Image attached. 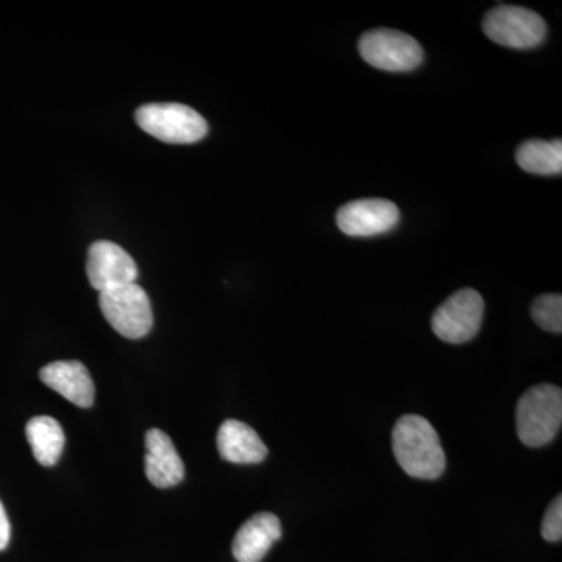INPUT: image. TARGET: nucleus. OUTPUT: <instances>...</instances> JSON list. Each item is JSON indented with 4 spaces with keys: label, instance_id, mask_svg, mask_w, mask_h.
Masks as SVG:
<instances>
[{
    "label": "nucleus",
    "instance_id": "f257e3e1",
    "mask_svg": "<svg viewBox=\"0 0 562 562\" xmlns=\"http://www.w3.org/2000/svg\"><path fill=\"white\" fill-rule=\"evenodd\" d=\"M392 450L403 471L413 479L438 480L446 471L441 439L425 417H401L392 431Z\"/></svg>",
    "mask_w": 562,
    "mask_h": 562
},
{
    "label": "nucleus",
    "instance_id": "f03ea898",
    "mask_svg": "<svg viewBox=\"0 0 562 562\" xmlns=\"http://www.w3.org/2000/svg\"><path fill=\"white\" fill-rule=\"evenodd\" d=\"M561 424L562 391L554 384L532 386L517 403V435L527 447H543L552 442Z\"/></svg>",
    "mask_w": 562,
    "mask_h": 562
},
{
    "label": "nucleus",
    "instance_id": "7ed1b4c3",
    "mask_svg": "<svg viewBox=\"0 0 562 562\" xmlns=\"http://www.w3.org/2000/svg\"><path fill=\"white\" fill-rule=\"evenodd\" d=\"M140 131L169 144H194L205 138L209 124L191 106L181 103H147L135 113Z\"/></svg>",
    "mask_w": 562,
    "mask_h": 562
},
{
    "label": "nucleus",
    "instance_id": "20e7f679",
    "mask_svg": "<svg viewBox=\"0 0 562 562\" xmlns=\"http://www.w3.org/2000/svg\"><path fill=\"white\" fill-rule=\"evenodd\" d=\"M99 305L103 317L124 338L140 339L149 335L154 325V314L149 295L139 284H124L101 292Z\"/></svg>",
    "mask_w": 562,
    "mask_h": 562
},
{
    "label": "nucleus",
    "instance_id": "39448f33",
    "mask_svg": "<svg viewBox=\"0 0 562 562\" xmlns=\"http://www.w3.org/2000/svg\"><path fill=\"white\" fill-rule=\"evenodd\" d=\"M483 31L495 44L509 49H531L547 36V25L535 11L516 5H498L486 14Z\"/></svg>",
    "mask_w": 562,
    "mask_h": 562
},
{
    "label": "nucleus",
    "instance_id": "423d86ee",
    "mask_svg": "<svg viewBox=\"0 0 562 562\" xmlns=\"http://www.w3.org/2000/svg\"><path fill=\"white\" fill-rule=\"evenodd\" d=\"M358 49L366 63L387 72H408L424 61L420 44L413 36L391 29L364 33Z\"/></svg>",
    "mask_w": 562,
    "mask_h": 562
},
{
    "label": "nucleus",
    "instance_id": "0eeeda50",
    "mask_svg": "<svg viewBox=\"0 0 562 562\" xmlns=\"http://www.w3.org/2000/svg\"><path fill=\"white\" fill-rule=\"evenodd\" d=\"M484 301L479 291L465 288L454 292L432 314L431 328L443 342L464 344L482 328Z\"/></svg>",
    "mask_w": 562,
    "mask_h": 562
},
{
    "label": "nucleus",
    "instance_id": "6e6552de",
    "mask_svg": "<svg viewBox=\"0 0 562 562\" xmlns=\"http://www.w3.org/2000/svg\"><path fill=\"white\" fill-rule=\"evenodd\" d=\"M88 280L99 292L136 283L138 266L121 246L111 241H95L88 249Z\"/></svg>",
    "mask_w": 562,
    "mask_h": 562
},
{
    "label": "nucleus",
    "instance_id": "1a4fd4ad",
    "mask_svg": "<svg viewBox=\"0 0 562 562\" xmlns=\"http://www.w3.org/2000/svg\"><path fill=\"white\" fill-rule=\"evenodd\" d=\"M401 221L397 205L384 199H362L346 203L336 214L339 231L349 236L368 238L383 235Z\"/></svg>",
    "mask_w": 562,
    "mask_h": 562
},
{
    "label": "nucleus",
    "instance_id": "9d476101",
    "mask_svg": "<svg viewBox=\"0 0 562 562\" xmlns=\"http://www.w3.org/2000/svg\"><path fill=\"white\" fill-rule=\"evenodd\" d=\"M40 379L79 408H90L94 403V383L80 361L50 362L41 369Z\"/></svg>",
    "mask_w": 562,
    "mask_h": 562
},
{
    "label": "nucleus",
    "instance_id": "9b49d317",
    "mask_svg": "<svg viewBox=\"0 0 562 562\" xmlns=\"http://www.w3.org/2000/svg\"><path fill=\"white\" fill-rule=\"evenodd\" d=\"M146 475L160 490L177 486L184 479L183 461L171 438L157 428L146 435Z\"/></svg>",
    "mask_w": 562,
    "mask_h": 562
},
{
    "label": "nucleus",
    "instance_id": "f8f14e48",
    "mask_svg": "<svg viewBox=\"0 0 562 562\" xmlns=\"http://www.w3.org/2000/svg\"><path fill=\"white\" fill-rule=\"evenodd\" d=\"M280 538L281 524L276 514H255L236 532L233 557L238 562H261Z\"/></svg>",
    "mask_w": 562,
    "mask_h": 562
},
{
    "label": "nucleus",
    "instance_id": "ddd939ff",
    "mask_svg": "<svg viewBox=\"0 0 562 562\" xmlns=\"http://www.w3.org/2000/svg\"><path fill=\"white\" fill-rule=\"evenodd\" d=\"M217 450L225 461L257 464L268 457V447L258 432L241 420L228 419L217 431Z\"/></svg>",
    "mask_w": 562,
    "mask_h": 562
},
{
    "label": "nucleus",
    "instance_id": "4468645a",
    "mask_svg": "<svg viewBox=\"0 0 562 562\" xmlns=\"http://www.w3.org/2000/svg\"><path fill=\"white\" fill-rule=\"evenodd\" d=\"M35 460L44 468H52L60 460L65 449V432L57 419L49 416L33 417L25 427Z\"/></svg>",
    "mask_w": 562,
    "mask_h": 562
},
{
    "label": "nucleus",
    "instance_id": "2eb2a0df",
    "mask_svg": "<svg viewBox=\"0 0 562 562\" xmlns=\"http://www.w3.org/2000/svg\"><path fill=\"white\" fill-rule=\"evenodd\" d=\"M516 161L525 172L536 173V176H561V139L525 140L516 151Z\"/></svg>",
    "mask_w": 562,
    "mask_h": 562
},
{
    "label": "nucleus",
    "instance_id": "dca6fc26",
    "mask_svg": "<svg viewBox=\"0 0 562 562\" xmlns=\"http://www.w3.org/2000/svg\"><path fill=\"white\" fill-rule=\"evenodd\" d=\"M531 316L542 330L562 331V297L561 294H543L536 299L531 306Z\"/></svg>",
    "mask_w": 562,
    "mask_h": 562
},
{
    "label": "nucleus",
    "instance_id": "f3484780",
    "mask_svg": "<svg viewBox=\"0 0 562 562\" xmlns=\"http://www.w3.org/2000/svg\"><path fill=\"white\" fill-rule=\"evenodd\" d=\"M542 538L549 542H560L562 539V498L558 495L547 509L542 520Z\"/></svg>",
    "mask_w": 562,
    "mask_h": 562
},
{
    "label": "nucleus",
    "instance_id": "a211bd4d",
    "mask_svg": "<svg viewBox=\"0 0 562 562\" xmlns=\"http://www.w3.org/2000/svg\"><path fill=\"white\" fill-rule=\"evenodd\" d=\"M10 520L7 517L5 509H3L2 502H0V550H5L10 542Z\"/></svg>",
    "mask_w": 562,
    "mask_h": 562
}]
</instances>
